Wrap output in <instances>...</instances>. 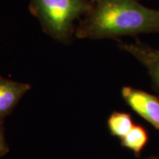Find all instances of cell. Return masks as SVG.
Segmentation results:
<instances>
[{"mask_svg":"<svg viewBox=\"0 0 159 159\" xmlns=\"http://www.w3.org/2000/svg\"><path fill=\"white\" fill-rule=\"evenodd\" d=\"M149 33H159V10L145 7L139 0H94L75 35L97 40Z\"/></svg>","mask_w":159,"mask_h":159,"instance_id":"6da1fadb","label":"cell"},{"mask_svg":"<svg viewBox=\"0 0 159 159\" xmlns=\"http://www.w3.org/2000/svg\"><path fill=\"white\" fill-rule=\"evenodd\" d=\"M92 5L88 0H30V9L45 33L57 41L68 43L75 21L88 14Z\"/></svg>","mask_w":159,"mask_h":159,"instance_id":"7a4b0ae2","label":"cell"},{"mask_svg":"<svg viewBox=\"0 0 159 159\" xmlns=\"http://www.w3.org/2000/svg\"><path fill=\"white\" fill-rule=\"evenodd\" d=\"M121 93L131 109L159 131V98L130 86L122 87Z\"/></svg>","mask_w":159,"mask_h":159,"instance_id":"3957f363","label":"cell"},{"mask_svg":"<svg viewBox=\"0 0 159 159\" xmlns=\"http://www.w3.org/2000/svg\"><path fill=\"white\" fill-rule=\"evenodd\" d=\"M117 47L132 55L144 66L154 89L159 94V49L139 40L135 43L119 42Z\"/></svg>","mask_w":159,"mask_h":159,"instance_id":"277c9868","label":"cell"},{"mask_svg":"<svg viewBox=\"0 0 159 159\" xmlns=\"http://www.w3.org/2000/svg\"><path fill=\"white\" fill-rule=\"evenodd\" d=\"M31 89L28 83L5 78L0 75V121L11 115L24 95Z\"/></svg>","mask_w":159,"mask_h":159,"instance_id":"5b68a950","label":"cell"},{"mask_svg":"<svg viewBox=\"0 0 159 159\" xmlns=\"http://www.w3.org/2000/svg\"><path fill=\"white\" fill-rule=\"evenodd\" d=\"M148 134L144 127L134 125L128 134L120 139L121 145L123 148L129 149L134 152L135 156H141L143 149L148 142Z\"/></svg>","mask_w":159,"mask_h":159,"instance_id":"8992f818","label":"cell"},{"mask_svg":"<svg viewBox=\"0 0 159 159\" xmlns=\"http://www.w3.org/2000/svg\"><path fill=\"white\" fill-rule=\"evenodd\" d=\"M108 128L111 136L122 139L128 134L134 123L130 114L114 111L108 119Z\"/></svg>","mask_w":159,"mask_h":159,"instance_id":"52a82bcc","label":"cell"},{"mask_svg":"<svg viewBox=\"0 0 159 159\" xmlns=\"http://www.w3.org/2000/svg\"><path fill=\"white\" fill-rule=\"evenodd\" d=\"M4 123H5L4 121H0V158L5 156L10 150L5 139Z\"/></svg>","mask_w":159,"mask_h":159,"instance_id":"ba28073f","label":"cell"},{"mask_svg":"<svg viewBox=\"0 0 159 159\" xmlns=\"http://www.w3.org/2000/svg\"><path fill=\"white\" fill-rule=\"evenodd\" d=\"M145 159H159L158 157H155V156H151L149 157L148 158H145Z\"/></svg>","mask_w":159,"mask_h":159,"instance_id":"9c48e42d","label":"cell"}]
</instances>
